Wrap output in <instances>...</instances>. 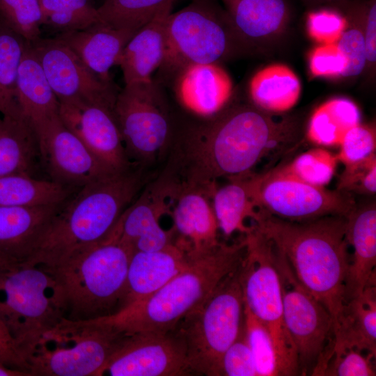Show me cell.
<instances>
[{
	"mask_svg": "<svg viewBox=\"0 0 376 376\" xmlns=\"http://www.w3.org/2000/svg\"><path fill=\"white\" fill-rule=\"evenodd\" d=\"M301 128L295 116L228 106L175 134L165 171L180 183L213 189L219 178L252 173L263 159L297 147Z\"/></svg>",
	"mask_w": 376,
	"mask_h": 376,
	"instance_id": "1",
	"label": "cell"
},
{
	"mask_svg": "<svg viewBox=\"0 0 376 376\" xmlns=\"http://www.w3.org/2000/svg\"><path fill=\"white\" fill-rule=\"evenodd\" d=\"M346 217L306 221L283 219L260 210L252 222L285 259L297 281L331 313L334 330L347 303L350 258Z\"/></svg>",
	"mask_w": 376,
	"mask_h": 376,
	"instance_id": "2",
	"label": "cell"
},
{
	"mask_svg": "<svg viewBox=\"0 0 376 376\" xmlns=\"http://www.w3.org/2000/svg\"><path fill=\"white\" fill-rule=\"evenodd\" d=\"M147 180L146 167L133 164L79 188L54 217L24 262L51 269L104 241Z\"/></svg>",
	"mask_w": 376,
	"mask_h": 376,
	"instance_id": "3",
	"label": "cell"
},
{
	"mask_svg": "<svg viewBox=\"0 0 376 376\" xmlns=\"http://www.w3.org/2000/svg\"><path fill=\"white\" fill-rule=\"evenodd\" d=\"M244 237L232 244L220 242L189 264L147 299L100 318L125 334L173 329L198 308L219 284L241 265Z\"/></svg>",
	"mask_w": 376,
	"mask_h": 376,
	"instance_id": "4",
	"label": "cell"
},
{
	"mask_svg": "<svg viewBox=\"0 0 376 376\" xmlns=\"http://www.w3.org/2000/svg\"><path fill=\"white\" fill-rule=\"evenodd\" d=\"M132 255L118 241L107 238L47 269L62 291L65 318L90 320L120 311Z\"/></svg>",
	"mask_w": 376,
	"mask_h": 376,
	"instance_id": "5",
	"label": "cell"
},
{
	"mask_svg": "<svg viewBox=\"0 0 376 376\" xmlns=\"http://www.w3.org/2000/svg\"><path fill=\"white\" fill-rule=\"evenodd\" d=\"M126 335L98 318L63 317L19 350L32 376H100Z\"/></svg>",
	"mask_w": 376,
	"mask_h": 376,
	"instance_id": "6",
	"label": "cell"
},
{
	"mask_svg": "<svg viewBox=\"0 0 376 376\" xmlns=\"http://www.w3.org/2000/svg\"><path fill=\"white\" fill-rule=\"evenodd\" d=\"M165 53L159 67V81L169 82L191 63H220L245 47L225 10L214 0H192L170 13L165 25Z\"/></svg>",
	"mask_w": 376,
	"mask_h": 376,
	"instance_id": "7",
	"label": "cell"
},
{
	"mask_svg": "<svg viewBox=\"0 0 376 376\" xmlns=\"http://www.w3.org/2000/svg\"><path fill=\"white\" fill-rule=\"evenodd\" d=\"M244 236L246 253L240 275L244 307L269 331L279 375H299L295 347L283 320L277 249L253 225Z\"/></svg>",
	"mask_w": 376,
	"mask_h": 376,
	"instance_id": "8",
	"label": "cell"
},
{
	"mask_svg": "<svg viewBox=\"0 0 376 376\" xmlns=\"http://www.w3.org/2000/svg\"><path fill=\"white\" fill-rule=\"evenodd\" d=\"M240 267L176 326L185 339L194 375L221 376L222 356L244 327Z\"/></svg>",
	"mask_w": 376,
	"mask_h": 376,
	"instance_id": "9",
	"label": "cell"
},
{
	"mask_svg": "<svg viewBox=\"0 0 376 376\" xmlns=\"http://www.w3.org/2000/svg\"><path fill=\"white\" fill-rule=\"evenodd\" d=\"M63 317L62 291L50 271L26 262L0 268V322L19 349Z\"/></svg>",
	"mask_w": 376,
	"mask_h": 376,
	"instance_id": "10",
	"label": "cell"
},
{
	"mask_svg": "<svg viewBox=\"0 0 376 376\" xmlns=\"http://www.w3.org/2000/svg\"><path fill=\"white\" fill-rule=\"evenodd\" d=\"M113 114L132 163L149 166L174 137L167 102L156 81L125 85L117 94Z\"/></svg>",
	"mask_w": 376,
	"mask_h": 376,
	"instance_id": "11",
	"label": "cell"
},
{
	"mask_svg": "<svg viewBox=\"0 0 376 376\" xmlns=\"http://www.w3.org/2000/svg\"><path fill=\"white\" fill-rule=\"evenodd\" d=\"M278 251L283 320L295 347L299 375H323L333 349V318L297 281Z\"/></svg>",
	"mask_w": 376,
	"mask_h": 376,
	"instance_id": "12",
	"label": "cell"
},
{
	"mask_svg": "<svg viewBox=\"0 0 376 376\" xmlns=\"http://www.w3.org/2000/svg\"><path fill=\"white\" fill-rule=\"evenodd\" d=\"M257 199L260 209L293 221L346 217L356 205L350 194L308 184L278 167L260 173Z\"/></svg>",
	"mask_w": 376,
	"mask_h": 376,
	"instance_id": "13",
	"label": "cell"
},
{
	"mask_svg": "<svg viewBox=\"0 0 376 376\" xmlns=\"http://www.w3.org/2000/svg\"><path fill=\"white\" fill-rule=\"evenodd\" d=\"M194 375L185 339L175 327L165 331L127 334L100 376Z\"/></svg>",
	"mask_w": 376,
	"mask_h": 376,
	"instance_id": "14",
	"label": "cell"
},
{
	"mask_svg": "<svg viewBox=\"0 0 376 376\" xmlns=\"http://www.w3.org/2000/svg\"><path fill=\"white\" fill-rule=\"evenodd\" d=\"M59 102L81 101L113 110L118 90L93 72L81 59L57 38L29 42Z\"/></svg>",
	"mask_w": 376,
	"mask_h": 376,
	"instance_id": "15",
	"label": "cell"
},
{
	"mask_svg": "<svg viewBox=\"0 0 376 376\" xmlns=\"http://www.w3.org/2000/svg\"><path fill=\"white\" fill-rule=\"evenodd\" d=\"M36 133L41 161L53 180L81 188L116 173L102 164L64 125L59 115L38 128Z\"/></svg>",
	"mask_w": 376,
	"mask_h": 376,
	"instance_id": "16",
	"label": "cell"
},
{
	"mask_svg": "<svg viewBox=\"0 0 376 376\" xmlns=\"http://www.w3.org/2000/svg\"><path fill=\"white\" fill-rule=\"evenodd\" d=\"M166 176L170 182L169 215L173 223V243L195 258L220 242L211 200L213 191L179 183Z\"/></svg>",
	"mask_w": 376,
	"mask_h": 376,
	"instance_id": "17",
	"label": "cell"
},
{
	"mask_svg": "<svg viewBox=\"0 0 376 376\" xmlns=\"http://www.w3.org/2000/svg\"><path fill=\"white\" fill-rule=\"evenodd\" d=\"M169 186L162 175L123 212L107 238L120 242L132 253L153 251L173 243L171 229L164 230L160 218L169 214Z\"/></svg>",
	"mask_w": 376,
	"mask_h": 376,
	"instance_id": "18",
	"label": "cell"
},
{
	"mask_svg": "<svg viewBox=\"0 0 376 376\" xmlns=\"http://www.w3.org/2000/svg\"><path fill=\"white\" fill-rule=\"evenodd\" d=\"M58 113L64 125L111 171L134 164L127 155L112 109L81 101L64 102H59Z\"/></svg>",
	"mask_w": 376,
	"mask_h": 376,
	"instance_id": "19",
	"label": "cell"
},
{
	"mask_svg": "<svg viewBox=\"0 0 376 376\" xmlns=\"http://www.w3.org/2000/svg\"><path fill=\"white\" fill-rule=\"evenodd\" d=\"M169 83L181 107L202 120L225 109L234 91L233 80L220 63L189 64L179 70Z\"/></svg>",
	"mask_w": 376,
	"mask_h": 376,
	"instance_id": "20",
	"label": "cell"
},
{
	"mask_svg": "<svg viewBox=\"0 0 376 376\" xmlns=\"http://www.w3.org/2000/svg\"><path fill=\"white\" fill-rule=\"evenodd\" d=\"M192 259L177 244L131 256L120 311L147 299L184 269Z\"/></svg>",
	"mask_w": 376,
	"mask_h": 376,
	"instance_id": "21",
	"label": "cell"
},
{
	"mask_svg": "<svg viewBox=\"0 0 376 376\" xmlns=\"http://www.w3.org/2000/svg\"><path fill=\"white\" fill-rule=\"evenodd\" d=\"M246 49L272 40L284 32L290 17L287 0H221Z\"/></svg>",
	"mask_w": 376,
	"mask_h": 376,
	"instance_id": "22",
	"label": "cell"
},
{
	"mask_svg": "<svg viewBox=\"0 0 376 376\" xmlns=\"http://www.w3.org/2000/svg\"><path fill=\"white\" fill-rule=\"evenodd\" d=\"M346 239L353 249L346 279L347 302L375 283L376 207L355 205L346 216Z\"/></svg>",
	"mask_w": 376,
	"mask_h": 376,
	"instance_id": "23",
	"label": "cell"
},
{
	"mask_svg": "<svg viewBox=\"0 0 376 376\" xmlns=\"http://www.w3.org/2000/svg\"><path fill=\"white\" fill-rule=\"evenodd\" d=\"M64 204L34 207L0 205V253L18 262L26 261Z\"/></svg>",
	"mask_w": 376,
	"mask_h": 376,
	"instance_id": "24",
	"label": "cell"
},
{
	"mask_svg": "<svg viewBox=\"0 0 376 376\" xmlns=\"http://www.w3.org/2000/svg\"><path fill=\"white\" fill-rule=\"evenodd\" d=\"M135 33L97 22L82 30L60 33L55 38L101 79L112 82L110 69L118 65L124 47Z\"/></svg>",
	"mask_w": 376,
	"mask_h": 376,
	"instance_id": "25",
	"label": "cell"
},
{
	"mask_svg": "<svg viewBox=\"0 0 376 376\" xmlns=\"http://www.w3.org/2000/svg\"><path fill=\"white\" fill-rule=\"evenodd\" d=\"M260 173L227 178L228 182L215 187L211 200L219 230L229 237L235 233L246 235L252 228L251 223L258 216L260 207L257 192Z\"/></svg>",
	"mask_w": 376,
	"mask_h": 376,
	"instance_id": "26",
	"label": "cell"
},
{
	"mask_svg": "<svg viewBox=\"0 0 376 376\" xmlns=\"http://www.w3.org/2000/svg\"><path fill=\"white\" fill-rule=\"evenodd\" d=\"M171 10L159 14L140 28L122 52L120 65L125 85L153 80L152 74L161 66L165 53V25Z\"/></svg>",
	"mask_w": 376,
	"mask_h": 376,
	"instance_id": "27",
	"label": "cell"
},
{
	"mask_svg": "<svg viewBox=\"0 0 376 376\" xmlns=\"http://www.w3.org/2000/svg\"><path fill=\"white\" fill-rule=\"evenodd\" d=\"M16 98L20 113L35 131L59 115V102L29 42L19 67Z\"/></svg>",
	"mask_w": 376,
	"mask_h": 376,
	"instance_id": "28",
	"label": "cell"
},
{
	"mask_svg": "<svg viewBox=\"0 0 376 376\" xmlns=\"http://www.w3.org/2000/svg\"><path fill=\"white\" fill-rule=\"evenodd\" d=\"M39 159L38 141L33 125L21 114L0 113V176L19 173L33 175Z\"/></svg>",
	"mask_w": 376,
	"mask_h": 376,
	"instance_id": "29",
	"label": "cell"
},
{
	"mask_svg": "<svg viewBox=\"0 0 376 376\" xmlns=\"http://www.w3.org/2000/svg\"><path fill=\"white\" fill-rule=\"evenodd\" d=\"M301 86L297 75L281 63L269 65L255 73L248 88L252 104L264 111L281 113L298 102Z\"/></svg>",
	"mask_w": 376,
	"mask_h": 376,
	"instance_id": "30",
	"label": "cell"
},
{
	"mask_svg": "<svg viewBox=\"0 0 376 376\" xmlns=\"http://www.w3.org/2000/svg\"><path fill=\"white\" fill-rule=\"evenodd\" d=\"M334 335V343L351 346L375 357V283L368 285L346 303Z\"/></svg>",
	"mask_w": 376,
	"mask_h": 376,
	"instance_id": "31",
	"label": "cell"
},
{
	"mask_svg": "<svg viewBox=\"0 0 376 376\" xmlns=\"http://www.w3.org/2000/svg\"><path fill=\"white\" fill-rule=\"evenodd\" d=\"M71 187L27 173L0 176V205L34 207L61 205L72 193Z\"/></svg>",
	"mask_w": 376,
	"mask_h": 376,
	"instance_id": "32",
	"label": "cell"
},
{
	"mask_svg": "<svg viewBox=\"0 0 376 376\" xmlns=\"http://www.w3.org/2000/svg\"><path fill=\"white\" fill-rule=\"evenodd\" d=\"M360 121L361 113L354 102L345 97L332 98L313 111L306 138L318 146H339L347 132Z\"/></svg>",
	"mask_w": 376,
	"mask_h": 376,
	"instance_id": "33",
	"label": "cell"
},
{
	"mask_svg": "<svg viewBox=\"0 0 376 376\" xmlns=\"http://www.w3.org/2000/svg\"><path fill=\"white\" fill-rule=\"evenodd\" d=\"M176 0H104L97 8L98 22L136 32L164 11L171 10Z\"/></svg>",
	"mask_w": 376,
	"mask_h": 376,
	"instance_id": "34",
	"label": "cell"
},
{
	"mask_svg": "<svg viewBox=\"0 0 376 376\" xmlns=\"http://www.w3.org/2000/svg\"><path fill=\"white\" fill-rule=\"evenodd\" d=\"M27 41L0 19V113L21 114L16 98L19 67Z\"/></svg>",
	"mask_w": 376,
	"mask_h": 376,
	"instance_id": "35",
	"label": "cell"
},
{
	"mask_svg": "<svg viewBox=\"0 0 376 376\" xmlns=\"http://www.w3.org/2000/svg\"><path fill=\"white\" fill-rule=\"evenodd\" d=\"M42 26L60 33L86 29L98 22L93 0H39Z\"/></svg>",
	"mask_w": 376,
	"mask_h": 376,
	"instance_id": "36",
	"label": "cell"
},
{
	"mask_svg": "<svg viewBox=\"0 0 376 376\" xmlns=\"http://www.w3.org/2000/svg\"><path fill=\"white\" fill-rule=\"evenodd\" d=\"M345 10L348 21L336 44L345 56L347 65L341 77L359 75L365 70L366 63L363 32L365 2L350 3L349 0L339 3Z\"/></svg>",
	"mask_w": 376,
	"mask_h": 376,
	"instance_id": "37",
	"label": "cell"
},
{
	"mask_svg": "<svg viewBox=\"0 0 376 376\" xmlns=\"http://www.w3.org/2000/svg\"><path fill=\"white\" fill-rule=\"evenodd\" d=\"M338 162L336 155L317 148L301 153L289 163L278 168L305 182L324 187L334 177Z\"/></svg>",
	"mask_w": 376,
	"mask_h": 376,
	"instance_id": "38",
	"label": "cell"
},
{
	"mask_svg": "<svg viewBox=\"0 0 376 376\" xmlns=\"http://www.w3.org/2000/svg\"><path fill=\"white\" fill-rule=\"evenodd\" d=\"M244 327L257 376L279 375L276 352L270 333L245 307Z\"/></svg>",
	"mask_w": 376,
	"mask_h": 376,
	"instance_id": "39",
	"label": "cell"
},
{
	"mask_svg": "<svg viewBox=\"0 0 376 376\" xmlns=\"http://www.w3.org/2000/svg\"><path fill=\"white\" fill-rule=\"evenodd\" d=\"M0 19L29 42L41 37L39 0H0Z\"/></svg>",
	"mask_w": 376,
	"mask_h": 376,
	"instance_id": "40",
	"label": "cell"
},
{
	"mask_svg": "<svg viewBox=\"0 0 376 376\" xmlns=\"http://www.w3.org/2000/svg\"><path fill=\"white\" fill-rule=\"evenodd\" d=\"M375 357L355 347L334 343L323 375L375 376L372 362Z\"/></svg>",
	"mask_w": 376,
	"mask_h": 376,
	"instance_id": "41",
	"label": "cell"
},
{
	"mask_svg": "<svg viewBox=\"0 0 376 376\" xmlns=\"http://www.w3.org/2000/svg\"><path fill=\"white\" fill-rule=\"evenodd\" d=\"M348 24L346 15L332 8H322L308 13V36L320 45L336 43Z\"/></svg>",
	"mask_w": 376,
	"mask_h": 376,
	"instance_id": "42",
	"label": "cell"
},
{
	"mask_svg": "<svg viewBox=\"0 0 376 376\" xmlns=\"http://www.w3.org/2000/svg\"><path fill=\"white\" fill-rule=\"evenodd\" d=\"M339 146L337 158L344 165L360 162L375 154V125L361 123L355 125L347 132Z\"/></svg>",
	"mask_w": 376,
	"mask_h": 376,
	"instance_id": "43",
	"label": "cell"
},
{
	"mask_svg": "<svg viewBox=\"0 0 376 376\" xmlns=\"http://www.w3.org/2000/svg\"><path fill=\"white\" fill-rule=\"evenodd\" d=\"M336 189L350 194L374 195L376 192V154L345 165Z\"/></svg>",
	"mask_w": 376,
	"mask_h": 376,
	"instance_id": "44",
	"label": "cell"
},
{
	"mask_svg": "<svg viewBox=\"0 0 376 376\" xmlns=\"http://www.w3.org/2000/svg\"><path fill=\"white\" fill-rule=\"evenodd\" d=\"M221 376H257L244 325L222 356Z\"/></svg>",
	"mask_w": 376,
	"mask_h": 376,
	"instance_id": "45",
	"label": "cell"
},
{
	"mask_svg": "<svg viewBox=\"0 0 376 376\" xmlns=\"http://www.w3.org/2000/svg\"><path fill=\"white\" fill-rule=\"evenodd\" d=\"M347 61L336 42L315 47L308 56L311 75L316 77H341Z\"/></svg>",
	"mask_w": 376,
	"mask_h": 376,
	"instance_id": "46",
	"label": "cell"
},
{
	"mask_svg": "<svg viewBox=\"0 0 376 376\" xmlns=\"http://www.w3.org/2000/svg\"><path fill=\"white\" fill-rule=\"evenodd\" d=\"M363 32L366 56L365 70L373 74L376 61V0L365 2Z\"/></svg>",
	"mask_w": 376,
	"mask_h": 376,
	"instance_id": "47",
	"label": "cell"
},
{
	"mask_svg": "<svg viewBox=\"0 0 376 376\" xmlns=\"http://www.w3.org/2000/svg\"><path fill=\"white\" fill-rule=\"evenodd\" d=\"M0 361L13 368L26 372L31 376L17 343L1 322Z\"/></svg>",
	"mask_w": 376,
	"mask_h": 376,
	"instance_id": "48",
	"label": "cell"
},
{
	"mask_svg": "<svg viewBox=\"0 0 376 376\" xmlns=\"http://www.w3.org/2000/svg\"><path fill=\"white\" fill-rule=\"evenodd\" d=\"M0 376H30V374L9 367L0 361Z\"/></svg>",
	"mask_w": 376,
	"mask_h": 376,
	"instance_id": "49",
	"label": "cell"
},
{
	"mask_svg": "<svg viewBox=\"0 0 376 376\" xmlns=\"http://www.w3.org/2000/svg\"><path fill=\"white\" fill-rule=\"evenodd\" d=\"M16 262H18V261L14 260L8 258V256L3 255V253H0V268L9 266Z\"/></svg>",
	"mask_w": 376,
	"mask_h": 376,
	"instance_id": "50",
	"label": "cell"
},
{
	"mask_svg": "<svg viewBox=\"0 0 376 376\" xmlns=\"http://www.w3.org/2000/svg\"><path fill=\"white\" fill-rule=\"evenodd\" d=\"M312 3H340L347 0H306Z\"/></svg>",
	"mask_w": 376,
	"mask_h": 376,
	"instance_id": "51",
	"label": "cell"
}]
</instances>
